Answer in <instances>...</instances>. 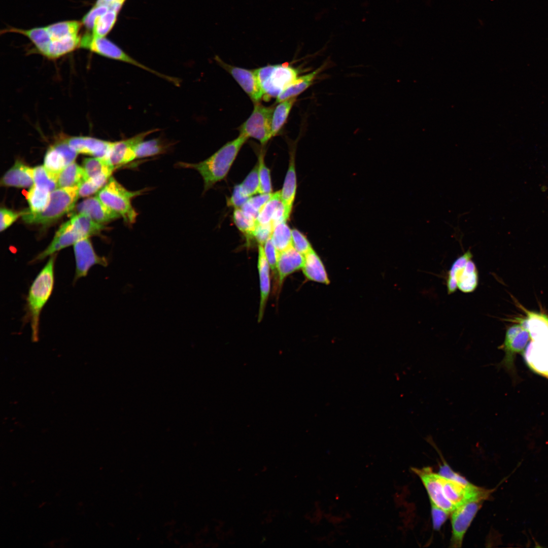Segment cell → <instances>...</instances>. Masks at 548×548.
Listing matches in <instances>:
<instances>
[{
  "mask_svg": "<svg viewBox=\"0 0 548 548\" xmlns=\"http://www.w3.org/2000/svg\"><path fill=\"white\" fill-rule=\"evenodd\" d=\"M22 212L18 213L5 208H1L0 211V231L2 232L6 229L13 223L20 216H22Z\"/></svg>",
  "mask_w": 548,
  "mask_h": 548,
  "instance_id": "obj_47",
  "label": "cell"
},
{
  "mask_svg": "<svg viewBox=\"0 0 548 548\" xmlns=\"http://www.w3.org/2000/svg\"><path fill=\"white\" fill-rule=\"evenodd\" d=\"M325 64L316 68L313 72L298 77L291 84L288 86L277 98V102H280L284 100L296 97L311 85L315 80L316 77L324 69Z\"/></svg>",
  "mask_w": 548,
  "mask_h": 548,
  "instance_id": "obj_26",
  "label": "cell"
},
{
  "mask_svg": "<svg viewBox=\"0 0 548 548\" xmlns=\"http://www.w3.org/2000/svg\"><path fill=\"white\" fill-rule=\"evenodd\" d=\"M528 331L531 341L523 352L525 360L532 370L548 377V318L535 321Z\"/></svg>",
  "mask_w": 548,
  "mask_h": 548,
  "instance_id": "obj_4",
  "label": "cell"
},
{
  "mask_svg": "<svg viewBox=\"0 0 548 548\" xmlns=\"http://www.w3.org/2000/svg\"><path fill=\"white\" fill-rule=\"evenodd\" d=\"M492 492L486 493L470 498L457 507L451 512L452 528L450 546L461 547L464 535L483 502Z\"/></svg>",
  "mask_w": 548,
  "mask_h": 548,
  "instance_id": "obj_9",
  "label": "cell"
},
{
  "mask_svg": "<svg viewBox=\"0 0 548 548\" xmlns=\"http://www.w3.org/2000/svg\"><path fill=\"white\" fill-rule=\"evenodd\" d=\"M263 98L276 97L298 77V70L288 64L268 65L254 70Z\"/></svg>",
  "mask_w": 548,
  "mask_h": 548,
  "instance_id": "obj_7",
  "label": "cell"
},
{
  "mask_svg": "<svg viewBox=\"0 0 548 548\" xmlns=\"http://www.w3.org/2000/svg\"><path fill=\"white\" fill-rule=\"evenodd\" d=\"M80 48L88 50L104 57L131 64L172 83L176 81L175 78L160 73L140 63L105 37H94L91 33L87 32L81 37Z\"/></svg>",
  "mask_w": 548,
  "mask_h": 548,
  "instance_id": "obj_8",
  "label": "cell"
},
{
  "mask_svg": "<svg viewBox=\"0 0 548 548\" xmlns=\"http://www.w3.org/2000/svg\"><path fill=\"white\" fill-rule=\"evenodd\" d=\"M472 257L471 252L468 250L452 263L446 279L449 294L454 293L457 289L463 293H470L477 288L478 272Z\"/></svg>",
  "mask_w": 548,
  "mask_h": 548,
  "instance_id": "obj_6",
  "label": "cell"
},
{
  "mask_svg": "<svg viewBox=\"0 0 548 548\" xmlns=\"http://www.w3.org/2000/svg\"><path fill=\"white\" fill-rule=\"evenodd\" d=\"M257 267L260 281V299L258 321L263 316L265 306L270 293V267L266 260L263 246L258 245Z\"/></svg>",
  "mask_w": 548,
  "mask_h": 548,
  "instance_id": "obj_22",
  "label": "cell"
},
{
  "mask_svg": "<svg viewBox=\"0 0 548 548\" xmlns=\"http://www.w3.org/2000/svg\"><path fill=\"white\" fill-rule=\"evenodd\" d=\"M33 169L34 185L50 192L58 188L57 177L49 173L44 166H38Z\"/></svg>",
  "mask_w": 548,
  "mask_h": 548,
  "instance_id": "obj_35",
  "label": "cell"
},
{
  "mask_svg": "<svg viewBox=\"0 0 548 548\" xmlns=\"http://www.w3.org/2000/svg\"><path fill=\"white\" fill-rule=\"evenodd\" d=\"M296 175L295 167L294 154H291L289 167L286 175L283 188L281 191V200L288 219L293 207L296 192Z\"/></svg>",
  "mask_w": 548,
  "mask_h": 548,
  "instance_id": "obj_23",
  "label": "cell"
},
{
  "mask_svg": "<svg viewBox=\"0 0 548 548\" xmlns=\"http://www.w3.org/2000/svg\"><path fill=\"white\" fill-rule=\"evenodd\" d=\"M438 474L443 477L457 482L466 486H469L472 485V484L469 483L464 477L453 471L446 462H443V465L440 466Z\"/></svg>",
  "mask_w": 548,
  "mask_h": 548,
  "instance_id": "obj_48",
  "label": "cell"
},
{
  "mask_svg": "<svg viewBox=\"0 0 548 548\" xmlns=\"http://www.w3.org/2000/svg\"><path fill=\"white\" fill-rule=\"evenodd\" d=\"M4 32H15L27 37L35 45L37 51L45 56L51 43L50 35L46 27L23 29L11 27L4 30Z\"/></svg>",
  "mask_w": 548,
  "mask_h": 548,
  "instance_id": "obj_25",
  "label": "cell"
},
{
  "mask_svg": "<svg viewBox=\"0 0 548 548\" xmlns=\"http://www.w3.org/2000/svg\"><path fill=\"white\" fill-rule=\"evenodd\" d=\"M78 187L57 188L50 194L46 208L39 212L22 211V220L26 223L46 225L59 219L74 209L78 198Z\"/></svg>",
  "mask_w": 548,
  "mask_h": 548,
  "instance_id": "obj_3",
  "label": "cell"
},
{
  "mask_svg": "<svg viewBox=\"0 0 548 548\" xmlns=\"http://www.w3.org/2000/svg\"><path fill=\"white\" fill-rule=\"evenodd\" d=\"M126 0H97L96 5H104L119 13Z\"/></svg>",
  "mask_w": 548,
  "mask_h": 548,
  "instance_id": "obj_50",
  "label": "cell"
},
{
  "mask_svg": "<svg viewBox=\"0 0 548 548\" xmlns=\"http://www.w3.org/2000/svg\"><path fill=\"white\" fill-rule=\"evenodd\" d=\"M295 100V97L284 100L274 108L271 121L272 136L276 135L283 126Z\"/></svg>",
  "mask_w": 548,
  "mask_h": 548,
  "instance_id": "obj_31",
  "label": "cell"
},
{
  "mask_svg": "<svg viewBox=\"0 0 548 548\" xmlns=\"http://www.w3.org/2000/svg\"><path fill=\"white\" fill-rule=\"evenodd\" d=\"M272 195V193H260L259 195L250 197L241 209L245 213L257 220L259 212Z\"/></svg>",
  "mask_w": 548,
  "mask_h": 548,
  "instance_id": "obj_38",
  "label": "cell"
},
{
  "mask_svg": "<svg viewBox=\"0 0 548 548\" xmlns=\"http://www.w3.org/2000/svg\"><path fill=\"white\" fill-rule=\"evenodd\" d=\"M270 238L279 253L293 246L292 230L286 221H283L274 227Z\"/></svg>",
  "mask_w": 548,
  "mask_h": 548,
  "instance_id": "obj_32",
  "label": "cell"
},
{
  "mask_svg": "<svg viewBox=\"0 0 548 548\" xmlns=\"http://www.w3.org/2000/svg\"><path fill=\"white\" fill-rule=\"evenodd\" d=\"M100 189L90 179H86L78 186L79 197H84L97 192Z\"/></svg>",
  "mask_w": 548,
  "mask_h": 548,
  "instance_id": "obj_49",
  "label": "cell"
},
{
  "mask_svg": "<svg viewBox=\"0 0 548 548\" xmlns=\"http://www.w3.org/2000/svg\"><path fill=\"white\" fill-rule=\"evenodd\" d=\"M430 503L433 527L434 530H439L447 520L450 513L431 501Z\"/></svg>",
  "mask_w": 548,
  "mask_h": 548,
  "instance_id": "obj_45",
  "label": "cell"
},
{
  "mask_svg": "<svg viewBox=\"0 0 548 548\" xmlns=\"http://www.w3.org/2000/svg\"><path fill=\"white\" fill-rule=\"evenodd\" d=\"M304 257L302 269L305 277L312 281L329 284V279L324 264L313 249Z\"/></svg>",
  "mask_w": 548,
  "mask_h": 548,
  "instance_id": "obj_24",
  "label": "cell"
},
{
  "mask_svg": "<svg viewBox=\"0 0 548 548\" xmlns=\"http://www.w3.org/2000/svg\"><path fill=\"white\" fill-rule=\"evenodd\" d=\"M273 227L271 224H257L253 233L254 237L259 245L263 246L267 239L270 237Z\"/></svg>",
  "mask_w": 548,
  "mask_h": 548,
  "instance_id": "obj_46",
  "label": "cell"
},
{
  "mask_svg": "<svg viewBox=\"0 0 548 548\" xmlns=\"http://www.w3.org/2000/svg\"><path fill=\"white\" fill-rule=\"evenodd\" d=\"M74 252L76 262L74 281L86 277L90 269L95 265L106 266L108 259L98 255L95 252L89 238H85L74 245Z\"/></svg>",
  "mask_w": 548,
  "mask_h": 548,
  "instance_id": "obj_12",
  "label": "cell"
},
{
  "mask_svg": "<svg viewBox=\"0 0 548 548\" xmlns=\"http://www.w3.org/2000/svg\"><path fill=\"white\" fill-rule=\"evenodd\" d=\"M264 254L273 273L277 275V263L279 252L274 246L271 238H269L263 246Z\"/></svg>",
  "mask_w": 548,
  "mask_h": 548,
  "instance_id": "obj_42",
  "label": "cell"
},
{
  "mask_svg": "<svg viewBox=\"0 0 548 548\" xmlns=\"http://www.w3.org/2000/svg\"><path fill=\"white\" fill-rule=\"evenodd\" d=\"M293 247L300 253L305 255L313 249L306 236L297 229L292 230Z\"/></svg>",
  "mask_w": 548,
  "mask_h": 548,
  "instance_id": "obj_41",
  "label": "cell"
},
{
  "mask_svg": "<svg viewBox=\"0 0 548 548\" xmlns=\"http://www.w3.org/2000/svg\"><path fill=\"white\" fill-rule=\"evenodd\" d=\"M170 146V144L158 138L143 141L135 148V159L162 154L167 151Z\"/></svg>",
  "mask_w": 548,
  "mask_h": 548,
  "instance_id": "obj_29",
  "label": "cell"
},
{
  "mask_svg": "<svg viewBox=\"0 0 548 548\" xmlns=\"http://www.w3.org/2000/svg\"><path fill=\"white\" fill-rule=\"evenodd\" d=\"M530 339L529 331L521 322L508 327L505 332L503 342L499 347L504 352V356L498 364V367L512 371L516 355L523 353Z\"/></svg>",
  "mask_w": 548,
  "mask_h": 548,
  "instance_id": "obj_11",
  "label": "cell"
},
{
  "mask_svg": "<svg viewBox=\"0 0 548 548\" xmlns=\"http://www.w3.org/2000/svg\"><path fill=\"white\" fill-rule=\"evenodd\" d=\"M82 166L86 179L91 180L100 189L106 184L116 169L106 159L97 157L84 159Z\"/></svg>",
  "mask_w": 548,
  "mask_h": 548,
  "instance_id": "obj_19",
  "label": "cell"
},
{
  "mask_svg": "<svg viewBox=\"0 0 548 548\" xmlns=\"http://www.w3.org/2000/svg\"><path fill=\"white\" fill-rule=\"evenodd\" d=\"M241 185L250 197L259 194L260 181L258 174V164L257 163L253 169L250 172Z\"/></svg>",
  "mask_w": 548,
  "mask_h": 548,
  "instance_id": "obj_40",
  "label": "cell"
},
{
  "mask_svg": "<svg viewBox=\"0 0 548 548\" xmlns=\"http://www.w3.org/2000/svg\"><path fill=\"white\" fill-rule=\"evenodd\" d=\"M75 207L73 215L85 214L95 222L101 224L121 217L118 214L107 207L97 196L83 200Z\"/></svg>",
  "mask_w": 548,
  "mask_h": 548,
  "instance_id": "obj_17",
  "label": "cell"
},
{
  "mask_svg": "<svg viewBox=\"0 0 548 548\" xmlns=\"http://www.w3.org/2000/svg\"><path fill=\"white\" fill-rule=\"evenodd\" d=\"M118 12L109 9L97 17L94 22L91 35L94 37H105L115 24Z\"/></svg>",
  "mask_w": 548,
  "mask_h": 548,
  "instance_id": "obj_33",
  "label": "cell"
},
{
  "mask_svg": "<svg viewBox=\"0 0 548 548\" xmlns=\"http://www.w3.org/2000/svg\"><path fill=\"white\" fill-rule=\"evenodd\" d=\"M216 60L219 65L232 76L253 102H259L263 97L264 94L254 70L229 65L219 57H216Z\"/></svg>",
  "mask_w": 548,
  "mask_h": 548,
  "instance_id": "obj_16",
  "label": "cell"
},
{
  "mask_svg": "<svg viewBox=\"0 0 548 548\" xmlns=\"http://www.w3.org/2000/svg\"><path fill=\"white\" fill-rule=\"evenodd\" d=\"M82 24V22L80 21H65L55 23L46 27L52 41L70 36L79 35V32Z\"/></svg>",
  "mask_w": 548,
  "mask_h": 548,
  "instance_id": "obj_30",
  "label": "cell"
},
{
  "mask_svg": "<svg viewBox=\"0 0 548 548\" xmlns=\"http://www.w3.org/2000/svg\"><path fill=\"white\" fill-rule=\"evenodd\" d=\"M248 139L239 134L237 138L227 142L207 159L196 163L179 162L178 165L180 167L197 170L203 179L204 191H207L225 178Z\"/></svg>",
  "mask_w": 548,
  "mask_h": 548,
  "instance_id": "obj_2",
  "label": "cell"
},
{
  "mask_svg": "<svg viewBox=\"0 0 548 548\" xmlns=\"http://www.w3.org/2000/svg\"><path fill=\"white\" fill-rule=\"evenodd\" d=\"M411 469L422 481L427 491L430 501L437 506L451 513L456 507L444 495L441 476L434 472L430 467L422 468L413 467Z\"/></svg>",
  "mask_w": 548,
  "mask_h": 548,
  "instance_id": "obj_13",
  "label": "cell"
},
{
  "mask_svg": "<svg viewBox=\"0 0 548 548\" xmlns=\"http://www.w3.org/2000/svg\"><path fill=\"white\" fill-rule=\"evenodd\" d=\"M273 110V107L255 103L251 114L241 125L239 134L248 138H254L262 145L265 144L272 137L271 121Z\"/></svg>",
  "mask_w": 548,
  "mask_h": 548,
  "instance_id": "obj_10",
  "label": "cell"
},
{
  "mask_svg": "<svg viewBox=\"0 0 548 548\" xmlns=\"http://www.w3.org/2000/svg\"><path fill=\"white\" fill-rule=\"evenodd\" d=\"M250 198L241 184L236 185L233 188L231 197L227 200V204L234 209L241 208Z\"/></svg>",
  "mask_w": 548,
  "mask_h": 548,
  "instance_id": "obj_43",
  "label": "cell"
},
{
  "mask_svg": "<svg viewBox=\"0 0 548 548\" xmlns=\"http://www.w3.org/2000/svg\"><path fill=\"white\" fill-rule=\"evenodd\" d=\"M50 193L33 184L30 188L26 195L29 207L28 210L32 212H39L43 211L49 202Z\"/></svg>",
  "mask_w": 548,
  "mask_h": 548,
  "instance_id": "obj_34",
  "label": "cell"
},
{
  "mask_svg": "<svg viewBox=\"0 0 548 548\" xmlns=\"http://www.w3.org/2000/svg\"><path fill=\"white\" fill-rule=\"evenodd\" d=\"M0 183L4 186L30 188L34 184L33 169L17 160L3 176Z\"/></svg>",
  "mask_w": 548,
  "mask_h": 548,
  "instance_id": "obj_20",
  "label": "cell"
},
{
  "mask_svg": "<svg viewBox=\"0 0 548 548\" xmlns=\"http://www.w3.org/2000/svg\"><path fill=\"white\" fill-rule=\"evenodd\" d=\"M56 257V254L50 256L33 280L26 297L24 320L30 323L33 342L39 340L40 315L53 290Z\"/></svg>",
  "mask_w": 548,
  "mask_h": 548,
  "instance_id": "obj_1",
  "label": "cell"
},
{
  "mask_svg": "<svg viewBox=\"0 0 548 548\" xmlns=\"http://www.w3.org/2000/svg\"><path fill=\"white\" fill-rule=\"evenodd\" d=\"M304 260V255L298 252L293 246L279 253L277 263L279 288L289 275L302 268Z\"/></svg>",
  "mask_w": 548,
  "mask_h": 548,
  "instance_id": "obj_21",
  "label": "cell"
},
{
  "mask_svg": "<svg viewBox=\"0 0 548 548\" xmlns=\"http://www.w3.org/2000/svg\"><path fill=\"white\" fill-rule=\"evenodd\" d=\"M68 221L85 238L98 234L106 228L103 224L95 222L88 215L83 213L73 215Z\"/></svg>",
  "mask_w": 548,
  "mask_h": 548,
  "instance_id": "obj_28",
  "label": "cell"
},
{
  "mask_svg": "<svg viewBox=\"0 0 548 548\" xmlns=\"http://www.w3.org/2000/svg\"><path fill=\"white\" fill-rule=\"evenodd\" d=\"M281 203V191H278L272 193L270 199L259 212L257 219V223L261 224H270Z\"/></svg>",
  "mask_w": 548,
  "mask_h": 548,
  "instance_id": "obj_37",
  "label": "cell"
},
{
  "mask_svg": "<svg viewBox=\"0 0 548 548\" xmlns=\"http://www.w3.org/2000/svg\"><path fill=\"white\" fill-rule=\"evenodd\" d=\"M258 174L260 181V193H271L272 186L269 169L264 161V154L261 152L258 158Z\"/></svg>",
  "mask_w": 548,
  "mask_h": 548,
  "instance_id": "obj_39",
  "label": "cell"
},
{
  "mask_svg": "<svg viewBox=\"0 0 548 548\" xmlns=\"http://www.w3.org/2000/svg\"><path fill=\"white\" fill-rule=\"evenodd\" d=\"M86 179L82 167L75 162L65 167L58 175V188L78 187Z\"/></svg>",
  "mask_w": 548,
  "mask_h": 548,
  "instance_id": "obj_27",
  "label": "cell"
},
{
  "mask_svg": "<svg viewBox=\"0 0 548 548\" xmlns=\"http://www.w3.org/2000/svg\"><path fill=\"white\" fill-rule=\"evenodd\" d=\"M232 218L242 232L248 237H253V233L258 224L256 219L245 213L241 208L234 209Z\"/></svg>",
  "mask_w": 548,
  "mask_h": 548,
  "instance_id": "obj_36",
  "label": "cell"
},
{
  "mask_svg": "<svg viewBox=\"0 0 548 548\" xmlns=\"http://www.w3.org/2000/svg\"><path fill=\"white\" fill-rule=\"evenodd\" d=\"M68 145L78 154L107 159L112 143L90 136H73L65 139Z\"/></svg>",
  "mask_w": 548,
  "mask_h": 548,
  "instance_id": "obj_18",
  "label": "cell"
},
{
  "mask_svg": "<svg viewBox=\"0 0 548 548\" xmlns=\"http://www.w3.org/2000/svg\"><path fill=\"white\" fill-rule=\"evenodd\" d=\"M143 191H129L111 177L97 196L107 207L118 214L126 224L131 225L135 222L138 215L131 204V200Z\"/></svg>",
  "mask_w": 548,
  "mask_h": 548,
  "instance_id": "obj_5",
  "label": "cell"
},
{
  "mask_svg": "<svg viewBox=\"0 0 548 548\" xmlns=\"http://www.w3.org/2000/svg\"><path fill=\"white\" fill-rule=\"evenodd\" d=\"M158 131L152 129L143 132L132 138L113 142L106 160L114 168H117L134 160L136 146L150 134Z\"/></svg>",
  "mask_w": 548,
  "mask_h": 548,
  "instance_id": "obj_14",
  "label": "cell"
},
{
  "mask_svg": "<svg viewBox=\"0 0 548 548\" xmlns=\"http://www.w3.org/2000/svg\"><path fill=\"white\" fill-rule=\"evenodd\" d=\"M78 154L64 139L49 147L45 153L44 166L58 178L65 167L75 162Z\"/></svg>",
  "mask_w": 548,
  "mask_h": 548,
  "instance_id": "obj_15",
  "label": "cell"
},
{
  "mask_svg": "<svg viewBox=\"0 0 548 548\" xmlns=\"http://www.w3.org/2000/svg\"><path fill=\"white\" fill-rule=\"evenodd\" d=\"M110 9L104 5H96L87 13L82 19V23L87 28L92 30L95 19Z\"/></svg>",
  "mask_w": 548,
  "mask_h": 548,
  "instance_id": "obj_44",
  "label": "cell"
}]
</instances>
